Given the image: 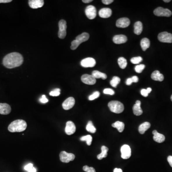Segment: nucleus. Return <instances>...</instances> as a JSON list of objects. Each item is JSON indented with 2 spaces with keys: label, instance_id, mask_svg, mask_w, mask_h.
<instances>
[{
  "label": "nucleus",
  "instance_id": "1",
  "mask_svg": "<svg viewBox=\"0 0 172 172\" xmlns=\"http://www.w3.org/2000/svg\"><path fill=\"white\" fill-rule=\"evenodd\" d=\"M24 58L19 53L13 52L9 54L3 59V65L6 68H13L22 65Z\"/></svg>",
  "mask_w": 172,
  "mask_h": 172
},
{
  "label": "nucleus",
  "instance_id": "2",
  "mask_svg": "<svg viewBox=\"0 0 172 172\" xmlns=\"http://www.w3.org/2000/svg\"><path fill=\"white\" fill-rule=\"evenodd\" d=\"M27 128L26 121L23 120H17L13 121L8 126V129L11 132H22Z\"/></svg>",
  "mask_w": 172,
  "mask_h": 172
},
{
  "label": "nucleus",
  "instance_id": "3",
  "mask_svg": "<svg viewBox=\"0 0 172 172\" xmlns=\"http://www.w3.org/2000/svg\"><path fill=\"white\" fill-rule=\"evenodd\" d=\"M110 111L115 114H120L124 111L123 104L119 101H111L108 103Z\"/></svg>",
  "mask_w": 172,
  "mask_h": 172
},
{
  "label": "nucleus",
  "instance_id": "4",
  "mask_svg": "<svg viewBox=\"0 0 172 172\" xmlns=\"http://www.w3.org/2000/svg\"><path fill=\"white\" fill-rule=\"evenodd\" d=\"M59 31L58 36L59 38L64 39L67 35V22L65 20H61L58 23Z\"/></svg>",
  "mask_w": 172,
  "mask_h": 172
},
{
  "label": "nucleus",
  "instance_id": "5",
  "mask_svg": "<svg viewBox=\"0 0 172 172\" xmlns=\"http://www.w3.org/2000/svg\"><path fill=\"white\" fill-rule=\"evenodd\" d=\"M60 160L62 162L68 163L73 161L75 158V155L71 153H68L65 151H62L59 155Z\"/></svg>",
  "mask_w": 172,
  "mask_h": 172
},
{
  "label": "nucleus",
  "instance_id": "6",
  "mask_svg": "<svg viewBox=\"0 0 172 172\" xmlns=\"http://www.w3.org/2000/svg\"><path fill=\"white\" fill-rule=\"evenodd\" d=\"M153 13L156 16L170 17L172 15L171 11L168 9H165L163 7H158L153 11Z\"/></svg>",
  "mask_w": 172,
  "mask_h": 172
},
{
  "label": "nucleus",
  "instance_id": "7",
  "mask_svg": "<svg viewBox=\"0 0 172 172\" xmlns=\"http://www.w3.org/2000/svg\"><path fill=\"white\" fill-rule=\"evenodd\" d=\"M158 39L163 43H172V34L166 32H162L158 36Z\"/></svg>",
  "mask_w": 172,
  "mask_h": 172
},
{
  "label": "nucleus",
  "instance_id": "8",
  "mask_svg": "<svg viewBox=\"0 0 172 172\" xmlns=\"http://www.w3.org/2000/svg\"><path fill=\"white\" fill-rule=\"evenodd\" d=\"M85 14L88 19L92 20L96 17L97 10L95 7L93 6H88L85 9Z\"/></svg>",
  "mask_w": 172,
  "mask_h": 172
},
{
  "label": "nucleus",
  "instance_id": "9",
  "mask_svg": "<svg viewBox=\"0 0 172 172\" xmlns=\"http://www.w3.org/2000/svg\"><path fill=\"white\" fill-rule=\"evenodd\" d=\"M121 157L124 159L129 158L131 156V149L130 147L127 144L122 146L120 149Z\"/></svg>",
  "mask_w": 172,
  "mask_h": 172
},
{
  "label": "nucleus",
  "instance_id": "10",
  "mask_svg": "<svg viewBox=\"0 0 172 172\" xmlns=\"http://www.w3.org/2000/svg\"><path fill=\"white\" fill-rule=\"evenodd\" d=\"M96 60L92 57L83 59L80 62L82 67L84 68H93L96 65Z\"/></svg>",
  "mask_w": 172,
  "mask_h": 172
},
{
  "label": "nucleus",
  "instance_id": "11",
  "mask_svg": "<svg viewBox=\"0 0 172 172\" xmlns=\"http://www.w3.org/2000/svg\"><path fill=\"white\" fill-rule=\"evenodd\" d=\"M81 79L83 83L87 85H94L96 82V79L92 75L88 74H84L82 76Z\"/></svg>",
  "mask_w": 172,
  "mask_h": 172
},
{
  "label": "nucleus",
  "instance_id": "12",
  "mask_svg": "<svg viewBox=\"0 0 172 172\" xmlns=\"http://www.w3.org/2000/svg\"><path fill=\"white\" fill-rule=\"evenodd\" d=\"M75 104V100L73 97H69L66 99L62 104V107L65 110H69L74 107Z\"/></svg>",
  "mask_w": 172,
  "mask_h": 172
},
{
  "label": "nucleus",
  "instance_id": "13",
  "mask_svg": "<svg viewBox=\"0 0 172 172\" xmlns=\"http://www.w3.org/2000/svg\"><path fill=\"white\" fill-rule=\"evenodd\" d=\"M76 130V127L75 124L72 121H68L66 123L65 128V132L68 135L73 134L75 133Z\"/></svg>",
  "mask_w": 172,
  "mask_h": 172
},
{
  "label": "nucleus",
  "instance_id": "14",
  "mask_svg": "<svg viewBox=\"0 0 172 172\" xmlns=\"http://www.w3.org/2000/svg\"><path fill=\"white\" fill-rule=\"evenodd\" d=\"M130 24V20L128 18H121L116 22V26L119 28H126Z\"/></svg>",
  "mask_w": 172,
  "mask_h": 172
},
{
  "label": "nucleus",
  "instance_id": "15",
  "mask_svg": "<svg viewBox=\"0 0 172 172\" xmlns=\"http://www.w3.org/2000/svg\"><path fill=\"white\" fill-rule=\"evenodd\" d=\"M29 6L33 9L41 8L44 4L43 0H30L28 1Z\"/></svg>",
  "mask_w": 172,
  "mask_h": 172
},
{
  "label": "nucleus",
  "instance_id": "16",
  "mask_svg": "<svg viewBox=\"0 0 172 172\" xmlns=\"http://www.w3.org/2000/svg\"><path fill=\"white\" fill-rule=\"evenodd\" d=\"M99 16L103 18H108L112 15V11L110 8H104L99 11Z\"/></svg>",
  "mask_w": 172,
  "mask_h": 172
},
{
  "label": "nucleus",
  "instance_id": "17",
  "mask_svg": "<svg viewBox=\"0 0 172 172\" xmlns=\"http://www.w3.org/2000/svg\"><path fill=\"white\" fill-rule=\"evenodd\" d=\"M127 38L125 36L123 35H116L113 38V41L116 44H121L126 43Z\"/></svg>",
  "mask_w": 172,
  "mask_h": 172
},
{
  "label": "nucleus",
  "instance_id": "18",
  "mask_svg": "<svg viewBox=\"0 0 172 172\" xmlns=\"http://www.w3.org/2000/svg\"><path fill=\"white\" fill-rule=\"evenodd\" d=\"M11 108L9 104L7 103H0V114L7 115L11 112Z\"/></svg>",
  "mask_w": 172,
  "mask_h": 172
},
{
  "label": "nucleus",
  "instance_id": "19",
  "mask_svg": "<svg viewBox=\"0 0 172 172\" xmlns=\"http://www.w3.org/2000/svg\"><path fill=\"white\" fill-rule=\"evenodd\" d=\"M153 140L157 143H163L165 140V136L162 134L158 133L156 130L153 131Z\"/></svg>",
  "mask_w": 172,
  "mask_h": 172
},
{
  "label": "nucleus",
  "instance_id": "20",
  "mask_svg": "<svg viewBox=\"0 0 172 172\" xmlns=\"http://www.w3.org/2000/svg\"><path fill=\"white\" fill-rule=\"evenodd\" d=\"M141 102L140 101L137 100L135 104L133 106V108H132L133 112H134V114L136 116H140L143 114V110L141 108Z\"/></svg>",
  "mask_w": 172,
  "mask_h": 172
},
{
  "label": "nucleus",
  "instance_id": "21",
  "mask_svg": "<svg viewBox=\"0 0 172 172\" xmlns=\"http://www.w3.org/2000/svg\"><path fill=\"white\" fill-rule=\"evenodd\" d=\"M151 78L155 81H162L164 79V76L162 74L160 73L159 71L155 70L152 74Z\"/></svg>",
  "mask_w": 172,
  "mask_h": 172
},
{
  "label": "nucleus",
  "instance_id": "22",
  "mask_svg": "<svg viewBox=\"0 0 172 172\" xmlns=\"http://www.w3.org/2000/svg\"><path fill=\"white\" fill-rule=\"evenodd\" d=\"M89 38V34L85 32V33H81V35H79L78 36H77L76 40H77V41L79 42V43L81 44L82 43L87 41V40H88Z\"/></svg>",
  "mask_w": 172,
  "mask_h": 172
},
{
  "label": "nucleus",
  "instance_id": "23",
  "mask_svg": "<svg viewBox=\"0 0 172 172\" xmlns=\"http://www.w3.org/2000/svg\"><path fill=\"white\" fill-rule=\"evenodd\" d=\"M134 33L136 35H140L143 31V24L140 21L136 22L134 24Z\"/></svg>",
  "mask_w": 172,
  "mask_h": 172
},
{
  "label": "nucleus",
  "instance_id": "24",
  "mask_svg": "<svg viewBox=\"0 0 172 172\" xmlns=\"http://www.w3.org/2000/svg\"><path fill=\"white\" fill-rule=\"evenodd\" d=\"M151 127V124L149 122H145L141 124L139 127V132L141 134H143L146 131Z\"/></svg>",
  "mask_w": 172,
  "mask_h": 172
},
{
  "label": "nucleus",
  "instance_id": "25",
  "mask_svg": "<svg viewBox=\"0 0 172 172\" xmlns=\"http://www.w3.org/2000/svg\"><path fill=\"white\" fill-rule=\"evenodd\" d=\"M141 46L143 51H146L150 46L149 39L147 38L142 39L141 41Z\"/></svg>",
  "mask_w": 172,
  "mask_h": 172
},
{
  "label": "nucleus",
  "instance_id": "26",
  "mask_svg": "<svg viewBox=\"0 0 172 172\" xmlns=\"http://www.w3.org/2000/svg\"><path fill=\"white\" fill-rule=\"evenodd\" d=\"M112 126L114 128H116L119 132H122L124 130L125 125H124V123H123V122L117 121L112 124Z\"/></svg>",
  "mask_w": 172,
  "mask_h": 172
},
{
  "label": "nucleus",
  "instance_id": "27",
  "mask_svg": "<svg viewBox=\"0 0 172 172\" xmlns=\"http://www.w3.org/2000/svg\"><path fill=\"white\" fill-rule=\"evenodd\" d=\"M108 148L105 146H102V153L97 155V158L99 160H102L104 158H106L108 155Z\"/></svg>",
  "mask_w": 172,
  "mask_h": 172
},
{
  "label": "nucleus",
  "instance_id": "28",
  "mask_svg": "<svg viewBox=\"0 0 172 172\" xmlns=\"http://www.w3.org/2000/svg\"><path fill=\"white\" fill-rule=\"evenodd\" d=\"M92 75L95 79H100L102 78V79H107V76L106 74L102 72H100L99 71L94 70L92 72Z\"/></svg>",
  "mask_w": 172,
  "mask_h": 172
},
{
  "label": "nucleus",
  "instance_id": "29",
  "mask_svg": "<svg viewBox=\"0 0 172 172\" xmlns=\"http://www.w3.org/2000/svg\"><path fill=\"white\" fill-rule=\"evenodd\" d=\"M118 62L119 66L122 69H124L127 65V60L125 58L123 57H120L118 60Z\"/></svg>",
  "mask_w": 172,
  "mask_h": 172
},
{
  "label": "nucleus",
  "instance_id": "30",
  "mask_svg": "<svg viewBox=\"0 0 172 172\" xmlns=\"http://www.w3.org/2000/svg\"><path fill=\"white\" fill-rule=\"evenodd\" d=\"M86 130L88 132L93 133V134L95 133L96 132V128L94 127V126L93 125V124L91 121H88L87 126H86Z\"/></svg>",
  "mask_w": 172,
  "mask_h": 172
},
{
  "label": "nucleus",
  "instance_id": "31",
  "mask_svg": "<svg viewBox=\"0 0 172 172\" xmlns=\"http://www.w3.org/2000/svg\"><path fill=\"white\" fill-rule=\"evenodd\" d=\"M80 140L81 141H86L88 146H91L92 143V136L90 135H87L86 136H82L80 138Z\"/></svg>",
  "mask_w": 172,
  "mask_h": 172
},
{
  "label": "nucleus",
  "instance_id": "32",
  "mask_svg": "<svg viewBox=\"0 0 172 172\" xmlns=\"http://www.w3.org/2000/svg\"><path fill=\"white\" fill-rule=\"evenodd\" d=\"M120 79L118 77L114 76L112 78V80L110 82V84L112 87L114 88H116L117 86L120 83Z\"/></svg>",
  "mask_w": 172,
  "mask_h": 172
},
{
  "label": "nucleus",
  "instance_id": "33",
  "mask_svg": "<svg viewBox=\"0 0 172 172\" xmlns=\"http://www.w3.org/2000/svg\"><path fill=\"white\" fill-rule=\"evenodd\" d=\"M152 91V88H148L146 89H142L141 91V93L142 96L144 97H148V94Z\"/></svg>",
  "mask_w": 172,
  "mask_h": 172
},
{
  "label": "nucleus",
  "instance_id": "34",
  "mask_svg": "<svg viewBox=\"0 0 172 172\" xmlns=\"http://www.w3.org/2000/svg\"><path fill=\"white\" fill-rule=\"evenodd\" d=\"M143 61V58L141 56L134 57L131 59L132 63L134 64H138L141 62Z\"/></svg>",
  "mask_w": 172,
  "mask_h": 172
},
{
  "label": "nucleus",
  "instance_id": "35",
  "mask_svg": "<svg viewBox=\"0 0 172 172\" xmlns=\"http://www.w3.org/2000/svg\"><path fill=\"white\" fill-rule=\"evenodd\" d=\"M146 67V65L143 64H141L139 65H136L135 67V71L138 73H141L143 71V70H144Z\"/></svg>",
  "mask_w": 172,
  "mask_h": 172
},
{
  "label": "nucleus",
  "instance_id": "36",
  "mask_svg": "<svg viewBox=\"0 0 172 172\" xmlns=\"http://www.w3.org/2000/svg\"><path fill=\"white\" fill-rule=\"evenodd\" d=\"M100 96V93L99 91H95L92 94V95H90L88 97V100H94L95 99H97Z\"/></svg>",
  "mask_w": 172,
  "mask_h": 172
},
{
  "label": "nucleus",
  "instance_id": "37",
  "mask_svg": "<svg viewBox=\"0 0 172 172\" xmlns=\"http://www.w3.org/2000/svg\"><path fill=\"white\" fill-rule=\"evenodd\" d=\"M80 44L79 43V42L77 41V40H73L71 42V45L70 47L71 49L72 50L76 49L79 45H80Z\"/></svg>",
  "mask_w": 172,
  "mask_h": 172
},
{
  "label": "nucleus",
  "instance_id": "38",
  "mask_svg": "<svg viewBox=\"0 0 172 172\" xmlns=\"http://www.w3.org/2000/svg\"><path fill=\"white\" fill-rule=\"evenodd\" d=\"M60 89L59 88H56V89H54L53 91H51L49 93V95L51 96L56 97L60 95Z\"/></svg>",
  "mask_w": 172,
  "mask_h": 172
},
{
  "label": "nucleus",
  "instance_id": "39",
  "mask_svg": "<svg viewBox=\"0 0 172 172\" xmlns=\"http://www.w3.org/2000/svg\"><path fill=\"white\" fill-rule=\"evenodd\" d=\"M83 169L84 171L86 172H96L95 169L92 167H88V166H83Z\"/></svg>",
  "mask_w": 172,
  "mask_h": 172
},
{
  "label": "nucleus",
  "instance_id": "40",
  "mask_svg": "<svg viewBox=\"0 0 172 172\" xmlns=\"http://www.w3.org/2000/svg\"><path fill=\"white\" fill-rule=\"evenodd\" d=\"M103 93L105 94H108L110 95H114L115 94V92L114 90L111 88H105L103 91Z\"/></svg>",
  "mask_w": 172,
  "mask_h": 172
},
{
  "label": "nucleus",
  "instance_id": "41",
  "mask_svg": "<svg viewBox=\"0 0 172 172\" xmlns=\"http://www.w3.org/2000/svg\"><path fill=\"white\" fill-rule=\"evenodd\" d=\"M39 100L42 103H45L48 102V99H47L46 96L45 95H43L42 96V97L39 99Z\"/></svg>",
  "mask_w": 172,
  "mask_h": 172
},
{
  "label": "nucleus",
  "instance_id": "42",
  "mask_svg": "<svg viewBox=\"0 0 172 172\" xmlns=\"http://www.w3.org/2000/svg\"><path fill=\"white\" fill-rule=\"evenodd\" d=\"M33 164H31V163H29L28 164H27L24 167V170L27 171H29L30 170H31L33 167Z\"/></svg>",
  "mask_w": 172,
  "mask_h": 172
},
{
  "label": "nucleus",
  "instance_id": "43",
  "mask_svg": "<svg viewBox=\"0 0 172 172\" xmlns=\"http://www.w3.org/2000/svg\"><path fill=\"white\" fill-rule=\"evenodd\" d=\"M102 2L103 4L108 5L114 2V0H102Z\"/></svg>",
  "mask_w": 172,
  "mask_h": 172
},
{
  "label": "nucleus",
  "instance_id": "44",
  "mask_svg": "<svg viewBox=\"0 0 172 172\" xmlns=\"http://www.w3.org/2000/svg\"><path fill=\"white\" fill-rule=\"evenodd\" d=\"M131 78H132V82H134V83H137L139 81V78H138V77L136 76H133L132 77H131Z\"/></svg>",
  "mask_w": 172,
  "mask_h": 172
},
{
  "label": "nucleus",
  "instance_id": "45",
  "mask_svg": "<svg viewBox=\"0 0 172 172\" xmlns=\"http://www.w3.org/2000/svg\"><path fill=\"white\" fill-rule=\"evenodd\" d=\"M132 83H133V82H132V78H128L127 80H126V84L128 86L131 85V84H132Z\"/></svg>",
  "mask_w": 172,
  "mask_h": 172
},
{
  "label": "nucleus",
  "instance_id": "46",
  "mask_svg": "<svg viewBox=\"0 0 172 172\" xmlns=\"http://www.w3.org/2000/svg\"><path fill=\"white\" fill-rule=\"evenodd\" d=\"M167 161L170 165L172 167V156H169L167 158Z\"/></svg>",
  "mask_w": 172,
  "mask_h": 172
},
{
  "label": "nucleus",
  "instance_id": "47",
  "mask_svg": "<svg viewBox=\"0 0 172 172\" xmlns=\"http://www.w3.org/2000/svg\"><path fill=\"white\" fill-rule=\"evenodd\" d=\"M12 1V0H0V3H10Z\"/></svg>",
  "mask_w": 172,
  "mask_h": 172
},
{
  "label": "nucleus",
  "instance_id": "48",
  "mask_svg": "<svg viewBox=\"0 0 172 172\" xmlns=\"http://www.w3.org/2000/svg\"><path fill=\"white\" fill-rule=\"evenodd\" d=\"M114 172H123V170L120 168H115L114 170Z\"/></svg>",
  "mask_w": 172,
  "mask_h": 172
},
{
  "label": "nucleus",
  "instance_id": "49",
  "mask_svg": "<svg viewBox=\"0 0 172 172\" xmlns=\"http://www.w3.org/2000/svg\"><path fill=\"white\" fill-rule=\"evenodd\" d=\"M36 172V168L33 167V168L31 169V170H30L29 171H28V172Z\"/></svg>",
  "mask_w": 172,
  "mask_h": 172
},
{
  "label": "nucleus",
  "instance_id": "50",
  "mask_svg": "<svg viewBox=\"0 0 172 172\" xmlns=\"http://www.w3.org/2000/svg\"><path fill=\"white\" fill-rule=\"evenodd\" d=\"M93 1L92 0H83V1H82L83 3H91V1Z\"/></svg>",
  "mask_w": 172,
  "mask_h": 172
},
{
  "label": "nucleus",
  "instance_id": "51",
  "mask_svg": "<svg viewBox=\"0 0 172 172\" xmlns=\"http://www.w3.org/2000/svg\"><path fill=\"white\" fill-rule=\"evenodd\" d=\"M164 2H166V3H169V2H170L171 1H170V0H164Z\"/></svg>",
  "mask_w": 172,
  "mask_h": 172
},
{
  "label": "nucleus",
  "instance_id": "52",
  "mask_svg": "<svg viewBox=\"0 0 172 172\" xmlns=\"http://www.w3.org/2000/svg\"><path fill=\"white\" fill-rule=\"evenodd\" d=\"M171 100H172V96H171Z\"/></svg>",
  "mask_w": 172,
  "mask_h": 172
}]
</instances>
